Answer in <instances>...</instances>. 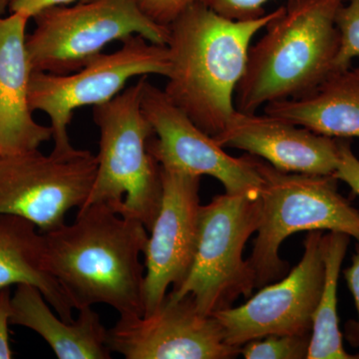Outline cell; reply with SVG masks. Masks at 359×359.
Returning <instances> with one entry per match:
<instances>
[{
  "instance_id": "cell-23",
  "label": "cell",
  "mask_w": 359,
  "mask_h": 359,
  "mask_svg": "<svg viewBox=\"0 0 359 359\" xmlns=\"http://www.w3.org/2000/svg\"><path fill=\"white\" fill-rule=\"evenodd\" d=\"M198 0H138L142 13L157 25L169 27Z\"/></svg>"
},
{
  "instance_id": "cell-25",
  "label": "cell",
  "mask_w": 359,
  "mask_h": 359,
  "mask_svg": "<svg viewBox=\"0 0 359 359\" xmlns=\"http://www.w3.org/2000/svg\"><path fill=\"white\" fill-rule=\"evenodd\" d=\"M11 287L0 289V359H11L13 353L9 344L11 325Z\"/></svg>"
},
{
  "instance_id": "cell-9",
  "label": "cell",
  "mask_w": 359,
  "mask_h": 359,
  "mask_svg": "<svg viewBox=\"0 0 359 359\" xmlns=\"http://www.w3.org/2000/svg\"><path fill=\"white\" fill-rule=\"evenodd\" d=\"M97 165V156L78 149L67 155L39 149L0 154V215L29 219L41 233L57 228L88 199Z\"/></svg>"
},
{
  "instance_id": "cell-15",
  "label": "cell",
  "mask_w": 359,
  "mask_h": 359,
  "mask_svg": "<svg viewBox=\"0 0 359 359\" xmlns=\"http://www.w3.org/2000/svg\"><path fill=\"white\" fill-rule=\"evenodd\" d=\"M27 14L0 15V154L39 150L51 127L33 119L29 105L32 69L26 49Z\"/></svg>"
},
{
  "instance_id": "cell-19",
  "label": "cell",
  "mask_w": 359,
  "mask_h": 359,
  "mask_svg": "<svg viewBox=\"0 0 359 359\" xmlns=\"http://www.w3.org/2000/svg\"><path fill=\"white\" fill-rule=\"evenodd\" d=\"M351 237L339 231L323 235L325 280L320 301L313 314V328L306 359H355L346 353L340 334L337 313V287L342 263Z\"/></svg>"
},
{
  "instance_id": "cell-27",
  "label": "cell",
  "mask_w": 359,
  "mask_h": 359,
  "mask_svg": "<svg viewBox=\"0 0 359 359\" xmlns=\"http://www.w3.org/2000/svg\"><path fill=\"white\" fill-rule=\"evenodd\" d=\"M344 278L347 283V287L353 294L358 309V321L356 323L358 328V341L359 344V252L353 257L351 266L344 271Z\"/></svg>"
},
{
  "instance_id": "cell-16",
  "label": "cell",
  "mask_w": 359,
  "mask_h": 359,
  "mask_svg": "<svg viewBox=\"0 0 359 359\" xmlns=\"http://www.w3.org/2000/svg\"><path fill=\"white\" fill-rule=\"evenodd\" d=\"M36 287L16 285L11 295V325L29 328L48 344L59 359H110L108 330L92 308L79 309L76 320L67 323Z\"/></svg>"
},
{
  "instance_id": "cell-21",
  "label": "cell",
  "mask_w": 359,
  "mask_h": 359,
  "mask_svg": "<svg viewBox=\"0 0 359 359\" xmlns=\"http://www.w3.org/2000/svg\"><path fill=\"white\" fill-rule=\"evenodd\" d=\"M339 48L334 61V71L346 69L354 58L359 57V0H349L340 7L337 15Z\"/></svg>"
},
{
  "instance_id": "cell-14",
  "label": "cell",
  "mask_w": 359,
  "mask_h": 359,
  "mask_svg": "<svg viewBox=\"0 0 359 359\" xmlns=\"http://www.w3.org/2000/svg\"><path fill=\"white\" fill-rule=\"evenodd\" d=\"M214 139L223 148L245 151L285 173L330 176L339 163L337 138L266 113L257 115L236 109Z\"/></svg>"
},
{
  "instance_id": "cell-20",
  "label": "cell",
  "mask_w": 359,
  "mask_h": 359,
  "mask_svg": "<svg viewBox=\"0 0 359 359\" xmlns=\"http://www.w3.org/2000/svg\"><path fill=\"white\" fill-rule=\"evenodd\" d=\"M311 334L268 335L241 347L245 359H306Z\"/></svg>"
},
{
  "instance_id": "cell-6",
  "label": "cell",
  "mask_w": 359,
  "mask_h": 359,
  "mask_svg": "<svg viewBox=\"0 0 359 359\" xmlns=\"http://www.w3.org/2000/svg\"><path fill=\"white\" fill-rule=\"evenodd\" d=\"M262 216L259 193H224L201 208L199 238L185 280L169 292L175 299L191 295L200 313L212 316L231 308L238 297L249 299L256 276L243 257Z\"/></svg>"
},
{
  "instance_id": "cell-8",
  "label": "cell",
  "mask_w": 359,
  "mask_h": 359,
  "mask_svg": "<svg viewBox=\"0 0 359 359\" xmlns=\"http://www.w3.org/2000/svg\"><path fill=\"white\" fill-rule=\"evenodd\" d=\"M170 70L171 58L167 45L152 43L141 35H131L122 40L119 50L101 53L76 72L59 75L32 71L30 108L42 111L50 118L54 140L52 152L71 154L76 149L71 144L68 126L75 110L108 102L121 93L133 77H168Z\"/></svg>"
},
{
  "instance_id": "cell-26",
  "label": "cell",
  "mask_w": 359,
  "mask_h": 359,
  "mask_svg": "<svg viewBox=\"0 0 359 359\" xmlns=\"http://www.w3.org/2000/svg\"><path fill=\"white\" fill-rule=\"evenodd\" d=\"M90 0H9L8 11L11 13H22L30 18L44 9L53 6H68L74 2H85Z\"/></svg>"
},
{
  "instance_id": "cell-7",
  "label": "cell",
  "mask_w": 359,
  "mask_h": 359,
  "mask_svg": "<svg viewBox=\"0 0 359 359\" xmlns=\"http://www.w3.org/2000/svg\"><path fill=\"white\" fill-rule=\"evenodd\" d=\"M26 36L32 71L70 74L83 68L111 42L141 35L167 45L169 27L142 13L138 0H90L44 9Z\"/></svg>"
},
{
  "instance_id": "cell-4",
  "label": "cell",
  "mask_w": 359,
  "mask_h": 359,
  "mask_svg": "<svg viewBox=\"0 0 359 359\" xmlns=\"http://www.w3.org/2000/svg\"><path fill=\"white\" fill-rule=\"evenodd\" d=\"M148 76L93 107L100 132L98 165L85 204H104L124 218L141 222L148 231L162 199L161 166L149 151L155 135L142 110V92ZM80 209V208H79Z\"/></svg>"
},
{
  "instance_id": "cell-13",
  "label": "cell",
  "mask_w": 359,
  "mask_h": 359,
  "mask_svg": "<svg viewBox=\"0 0 359 359\" xmlns=\"http://www.w3.org/2000/svg\"><path fill=\"white\" fill-rule=\"evenodd\" d=\"M162 199L145 256L144 314L154 313L168 289L189 275L199 238L201 177L161 167Z\"/></svg>"
},
{
  "instance_id": "cell-18",
  "label": "cell",
  "mask_w": 359,
  "mask_h": 359,
  "mask_svg": "<svg viewBox=\"0 0 359 359\" xmlns=\"http://www.w3.org/2000/svg\"><path fill=\"white\" fill-rule=\"evenodd\" d=\"M21 283L36 287L63 320H74L65 290L47 271L39 226L22 217L0 215V289Z\"/></svg>"
},
{
  "instance_id": "cell-24",
  "label": "cell",
  "mask_w": 359,
  "mask_h": 359,
  "mask_svg": "<svg viewBox=\"0 0 359 359\" xmlns=\"http://www.w3.org/2000/svg\"><path fill=\"white\" fill-rule=\"evenodd\" d=\"M339 163L334 176L344 182L351 191L359 196V159L354 155L348 139H337Z\"/></svg>"
},
{
  "instance_id": "cell-11",
  "label": "cell",
  "mask_w": 359,
  "mask_h": 359,
  "mask_svg": "<svg viewBox=\"0 0 359 359\" xmlns=\"http://www.w3.org/2000/svg\"><path fill=\"white\" fill-rule=\"evenodd\" d=\"M141 105L155 132L149 151L161 167L200 177L208 175L221 182L226 193L259 192L262 178L254 156L236 158L224 152L148 78Z\"/></svg>"
},
{
  "instance_id": "cell-1",
  "label": "cell",
  "mask_w": 359,
  "mask_h": 359,
  "mask_svg": "<svg viewBox=\"0 0 359 359\" xmlns=\"http://www.w3.org/2000/svg\"><path fill=\"white\" fill-rule=\"evenodd\" d=\"M43 233L49 273L74 309L104 304L120 316H143L148 243L141 222L120 216L104 204L78 209L71 224Z\"/></svg>"
},
{
  "instance_id": "cell-22",
  "label": "cell",
  "mask_w": 359,
  "mask_h": 359,
  "mask_svg": "<svg viewBox=\"0 0 359 359\" xmlns=\"http://www.w3.org/2000/svg\"><path fill=\"white\" fill-rule=\"evenodd\" d=\"M217 13L233 20H255L266 14L269 0H200Z\"/></svg>"
},
{
  "instance_id": "cell-2",
  "label": "cell",
  "mask_w": 359,
  "mask_h": 359,
  "mask_svg": "<svg viewBox=\"0 0 359 359\" xmlns=\"http://www.w3.org/2000/svg\"><path fill=\"white\" fill-rule=\"evenodd\" d=\"M280 9L255 20H233L198 0L169 26L171 70L165 94L212 138L235 112L233 98L250 42Z\"/></svg>"
},
{
  "instance_id": "cell-5",
  "label": "cell",
  "mask_w": 359,
  "mask_h": 359,
  "mask_svg": "<svg viewBox=\"0 0 359 359\" xmlns=\"http://www.w3.org/2000/svg\"><path fill=\"white\" fill-rule=\"evenodd\" d=\"M261 175L262 216L249 261L262 289L287 275L280 257L285 238L302 231H339L359 244V211L339 192L334 175L280 171L254 156Z\"/></svg>"
},
{
  "instance_id": "cell-17",
  "label": "cell",
  "mask_w": 359,
  "mask_h": 359,
  "mask_svg": "<svg viewBox=\"0 0 359 359\" xmlns=\"http://www.w3.org/2000/svg\"><path fill=\"white\" fill-rule=\"evenodd\" d=\"M264 112L332 138H359V65L334 71L311 93L269 103Z\"/></svg>"
},
{
  "instance_id": "cell-10",
  "label": "cell",
  "mask_w": 359,
  "mask_h": 359,
  "mask_svg": "<svg viewBox=\"0 0 359 359\" xmlns=\"http://www.w3.org/2000/svg\"><path fill=\"white\" fill-rule=\"evenodd\" d=\"M323 238V231H309L304 256L290 273L262 287L243 306L212 314L229 346L241 348L268 335L311 334L325 280Z\"/></svg>"
},
{
  "instance_id": "cell-3",
  "label": "cell",
  "mask_w": 359,
  "mask_h": 359,
  "mask_svg": "<svg viewBox=\"0 0 359 359\" xmlns=\"http://www.w3.org/2000/svg\"><path fill=\"white\" fill-rule=\"evenodd\" d=\"M342 6L344 0H287L250 46L236 109L256 113L276 101L301 98L334 72Z\"/></svg>"
},
{
  "instance_id": "cell-12",
  "label": "cell",
  "mask_w": 359,
  "mask_h": 359,
  "mask_svg": "<svg viewBox=\"0 0 359 359\" xmlns=\"http://www.w3.org/2000/svg\"><path fill=\"white\" fill-rule=\"evenodd\" d=\"M111 353L126 359H230L241 348L229 346L221 323L200 313L191 295L167 294L154 313L120 316L108 330Z\"/></svg>"
},
{
  "instance_id": "cell-28",
  "label": "cell",
  "mask_w": 359,
  "mask_h": 359,
  "mask_svg": "<svg viewBox=\"0 0 359 359\" xmlns=\"http://www.w3.org/2000/svg\"><path fill=\"white\" fill-rule=\"evenodd\" d=\"M9 0H0V15H4L8 11Z\"/></svg>"
}]
</instances>
